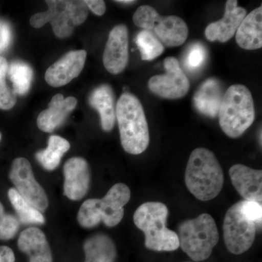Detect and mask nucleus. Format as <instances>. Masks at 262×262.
Returning <instances> with one entry per match:
<instances>
[{
	"mask_svg": "<svg viewBox=\"0 0 262 262\" xmlns=\"http://www.w3.org/2000/svg\"><path fill=\"white\" fill-rule=\"evenodd\" d=\"M224 182L223 170L215 155L205 148L193 150L185 172L189 192L200 201H211L220 194Z\"/></svg>",
	"mask_w": 262,
	"mask_h": 262,
	"instance_id": "f257e3e1",
	"label": "nucleus"
},
{
	"mask_svg": "<svg viewBox=\"0 0 262 262\" xmlns=\"http://www.w3.org/2000/svg\"><path fill=\"white\" fill-rule=\"evenodd\" d=\"M116 119L122 147L131 155L144 152L149 144V132L142 105L134 95L122 94L116 105Z\"/></svg>",
	"mask_w": 262,
	"mask_h": 262,
	"instance_id": "f03ea898",
	"label": "nucleus"
},
{
	"mask_svg": "<svg viewBox=\"0 0 262 262\" xmlns=\"http://www.w3.org/2000/svg\"><path fill=\"white\" fill-rule=\"evenodd\" d=\"M168 215V207L160 202H147L136 209L134 224L144 234L147 249L174 251L179 248L178 234L167 227Z\"/></svg>",
	"mask_w": 262,
	"mask_h": 262,
	"instance_id": "7ed1b4c3",
	"label": "nucleus"
},
{
	"mask_svg": "<svg viewBox=\"0 0 262 262\" xmlns=\"http://www.w3.org/2000/svg\"><path fill=\"white\" fill-rule=\"evenodd\" d=\"M130 190L126 184L118 183L101 199H89L82 203L77 221L84 228L97 227L103 222L106 227H114L121 222L124 206L130 201Z\"/></svg>",
	"mask_w": 262,
	"mask_h": 262,
	"instance_id": "20e7f679",
	"label": "nucleus"
},
{
	"mask_svg": "<svg viewBox=\"0 0 262 262\" xmlns=\"http://www.w3.org/2000/svg\"><path fill=\"white\" fill-rule=\"evenodd\" d=\"M218 115L226 135L232 139L242 136L255 119L254 103L248 88L243 84L230 86L224 94Z\"/></svg>",
	"mask_w": 262,
	"mask_h": 262,
	"instance_id": "39448f33",
	"label": "nucleus"
},
{
	"mask_svg": "<svg viewBox=\"0 0 262 262\" xmlns=\"http://www.w3.org/2000/svg\"><path fill=\"white\" fill-rule=\"evenodd\" d=\"M177 234L179 247L196 262L208 259L220 241L216 224L208 213H202L196 218L182 222Z\"/></svg>",
	"mask_w": 262,
	"mask_h": 262,
	"instance_id": "423d86ee",
	"label": "nucleus"
},
{
	"mask_svg": "<svg viewBox=\"0 0 262 262\" xmlns=\"http://www.w3.org/2000/svg\"><path fill=\"white\" fill-rule=\"evenodd\" d=\"M133 20L137 27L152 33L167 47H177L187 40L189 29L184 20L176 15L162 16L149 5L139 7Z\"/></svg>",
	"mask_w": 262,
	"mask_h": 262,
	"instance_id": "0eeeda50",
	"label": "nucleus"
},
{
	"mask_svg": "<svg viewBox=\"0 0 262 262\" xmlns=\"http://www.w3.org/2000/svg\"><path fill=\"white\" fill-rule=\"evenodd\" d=\"M259 228L248 220L239 209L238 203L229 208L223 224L224 239L226 247L232 254H242L253 246Z\"/></svg>",
	"mask_w": 262,
	"mask_h": 262,
	"instance_id": "6e6552de",
	"label": "nucleus"
},
{
	"mask_svg": "<svg viewBox=\"0 0 262 262\" xmlns=\"http://www.w3.org/2000/svg\"><path fill=\"white\" fill-rule=\"evenodd\" d=\"M9 177L14 184L15 189L24 199L41 213L46 211L48 207L47 194L34 178L32 166L28 160L24 158L14 160Z\"/></svg>",
	"mask_w": 262,
	"mask_h": 262,
	"instance_id": "1a4fd4ad",
	"label": "nucleus"
},
{
	"mask_svg": "<svg viewBox=\"0 0 262 262\" xmlns=\"http://www.w3.org/2000/svg\"><path fill=\"white\" fill-rule=\"evenodd\" d=\"M166 73L151 77L148 87L153 94L167 99H178L187 95L189 81L183 72L179 62L174 57H168L164 61Z\"/></svg>",
	"mask_w": 262,
	"mask_h": 262,
	"instance_id": "9d476101",
	"label": "nucleus"
},
{
	"mask_svg": "<svg viewBox=\"0 0 262 262\" xmlns=\"http://www.w3.org/2000/svg\"><path fill=\"white\" fill-rule=\"evenodd\" d=\"M63 192L71 201L82 200L89 192L91 184V170L89 163L80 157L67 160L63 167Z\"/></svg>",
	"mask_w": 262,
	"mask_h": 262,
	"instance_id": "9b49d317",
	"label": "nucleus"
},
{
	"mask_svg": "<svg viewBox=\"0 0 262 262\" xmlns=\"http://www.w3.org/2000/svg\"><path fill=\"white\" fill-rule=\"evenodd\" d=\"M128 62V31L126 26L118 25L110 33L103 52V63L112 74L121 73Z\"/></svg>",
	"mask_w": 262,
	"mask_h": 262,
	"instance_id": "f8f14e48",
	"label": "nucleus"
},
{
	"mask_svg": "<svg viewBox=\"0 0 262 262\" xmlns=\"http://www.w3.org/2000/svg\"><path fill=\"white\" fill-rule=\"evenodd\" d=\"M86 56L87 53L83 50L69 52L46 71V82L55 88L68 84L83 70Z\"/></svg>",
	"mask_w": 262,
	"mask_h": 262,
	"instance_id": "ddd939ff",
	"label": "nucleus"
},
{
	"mask_svg": "<svg viewBox=\"0 0 262 262\" xmlns=\"http://www.w3.org/2000/svg\"><path fill=\"white\" fill-rule=\"evenodd\" d=\"M246 15V10L237 6V0H228L226 3L223 18L206 27L205 34L207 39L211 42H227L237 32Z\"/></svg>",
	"mask_w": 262,
	"mask_h": 262,
	"instance_id": "4468645a",
	"label": "nucleus"
},
{
	"mask_svg": "<svg viewBox=\"0 0 262 262\" xmlns=\"http://www.w3.org/2000/svg\"><path fill=\"white\" fill-rule=\"evenodd\" d=\"M231 182L234 189L245 201H262V171L237 164L229 170Z\"/></svg>",
	"mask_w": 262,
	"mask_h": 262,
	"instance_id": "2eb2a0df",
	"label": "nucleus"
},
{
	"mask_svg": "<svg viewBox=\"0 0 262 262\" xmlns=\"http://www.w3.org/2000/svg\"><path fill=\"white\" fill-rule=\"evenodd\" d=\"M77 104V101L75 97L70 96L64 98L63 95H55L50 101L47 110L38 116V127L44 132H53L62 125Z\"/></svg>",
	"mask_w": 262,
	"mask_h": 262,
	"instance_id": "dca6fc26",
	"label": "nucleus"
},
{
	"mask_svg": "<svg viewBox=\"0 0 262 262\" xmlns=\"http://www.w3.org/2000/svg\"><path fill=\"white\" fill-rule=\"evenodd\" d=\"M18 246L22 252L29 256V262H53L46 234L37 227H29L20 232Z\"/></svg>",
	"mask_w": 262,
	"mask_h": 262,
	"instance_id": "f3484780",
	"label": "nucleus"
},
{
	"mask_svg": "<svg viewBox=\"0 0 262 262\" xmlns=\"http://www.w3.org/2000/svg\"><path fill=\"white\" fill-rule=\"evenodd\" d=\"M89 103L99 113L103 130L106 132L113 130L116 120V106L111 86L103 84L96 88L90 96Z\"/></svg>",
	"mask_w": 262,
	"mask_h": 262,
	"instance_id": "a211bd4d",
	"label": "nucleus"
},
{
	"mask_svg": "<svg viewBox=\"0 0 262 262\" xmlns=\"http://www.w3.org/2000/svg\"><path fill=\"white\" fill-rule=\"evenodd\" d=\"M236 42L245 50L262 47V6L246 15L236 32Z\"/></svg>",
	"mask_w": 262,
	"mask_h": 262,
	"instance_id": "6ab92c4d",
	"label": "nucleus"
},
{
	"mask_svg": "<svg viewBox=\"0 0 262 262\" xmlns=\"http://www.w3.org/2000/svg\"><path fill=\"white\" fill-rule=\"evenodd\" d=\"M223 96L220 81L215 78L208 79L194 94V106L203 115L215 117L219 115Z\"/></svg>",
	"mask_w": 262,
	"mask_h": 262,
	"instance_id": "aec40b11",
	"label": "nucleus"
},
{
	"mask_svg": "<svg viewBox=\"0 0 262 262\" xmlns=\"http://www.w3.org/2000/svg\"><path fill=\"white\" fill-rule=\"evenodd\" d=\"M84 262H115L117 248L111 237L106 234L98 233L91 236L83 245Z\"/></svg>",
	"mask_w": 262,
	"mask_h": 262,
	"instance_id": "412c9836",
	"label": "nucleus"
},
{
	"mask_svg": "<svg viewBox=\"0 0 262 262\" xmlns=\"http://www.w3.org/2000/svg\"><path fill=\"white\" fill-rule=\"evenodd\" d=\"M49 9L46 11L47 22L52 25L53 32L56 37L67 38L70 37L74 30V25L71 20L67 1H46Z\"/></svg>",
	"mask_w": 262,
	"mask_h": 262,
	"instance_id": "4be33fe9",
	"label": "nucleus"
},
{
	"mask_svg": "<svg viewBox=\"0 0 262 262\" xmlns=\"http://www.w3.org/2000/svg\"><path fill=\"white\" fill-rule=\"evenodd\" d=\"M70 149V144L63 138L51 136L48 139V147L38 151L36 158L45 169L53 170L59 165L62 157Z\"/></svg>",
	"mask_w": 262,
	"mask_h": 262,
	"instance_id": "5701e85b",
	"label": "nucleus"
},
{
	"mask_svg": "<svg viewBox=\"0 0 262 262\" xmlns=\"http://www.w3.org/2000/svg\"><path fill=\"white\" fill-rule=\"evenodd\" d=\"M8 198L18 217V221L24 225H43L46 219L42 213L32 206L19 194L15 188L8 192Z\"/></svg>",
	"mask_w": 262,
	"mask_h": 262,
	"instance_id": "b1692460",
	"label": "nucleus"
},
{
	"mask_svg": "<svg viewBox=\"0 0 262 262\" xmlns=\"http://www.w3.org/2000/svg\"><path fill=\"white\" fill-rule=\"evenodd\" d=\"M8 75L17 95H25L31 88L33 79L32 67L21 61L12 62L8 69Z\"/></svg>",
	"mask_w": 262,
	"mask_h": 262,
	"instance_id": "393cba45",
	"label": "nucleus"
},
{
	"mask_svg": "<svg viewBox=\"0 0 262 262\" xmlns=\"http://www.w3.org/2000/svg\"><path fill=\"white\" fill-rule=\"evenodd\" d=\"M136 43L140 51L141 59L151 61L163 53L165 48L152 33L143 30L137 34Z\"/></svg>",
	"mask_w": 262,
	"mask_h": 262,
	"instance_id": "a878e982",
	"label": "nucleus"
},
{
	"mask_svg": "<svg viewBox=\"0 0 262 262\" xmlns=\"http://www.w3.org/2000/svg\"><path fill=\"white\" fill-rule=\"evenodd\" d=\"M8 69V61L0 56V108L4 110L13 108L17 101V94L6 82Z\"/></svg>",
	"mask_w": 262,
	"mask_h": 262,
	"instance_id": "bb28decb",
	"label": "nucleus"
},
{
	"mask_svg": "<svg viewBox=\"0 0 262 262\" xmlns=\"http://www.w3.org/2000/svg\"><path fill=\"white\" fill-rule=\"evenodd\" d=\"M20 223L16 217L5 213L0 203V239L8 241L13 238L18 232Z\"/></svg>",
	"mask_w": 262,
	"mask_h": 262,
	"instance_id": "cd10ccee",
	"label": "nucleus"
},
{
	"mask_svg": "<svg viewBox=\"0 0 262 262\" xmlns=\"http://www.w3.org/2000/svg\"><path fill=\"white\" fill-rule=\"evenodd\" d=\"M206 58V48L201 43H194L188 51L184 64L188 70L194 72L201 68Z\"/></svg>",
	"mask_w": 262,
	"mask_h": 262,
	"instance_id": "c85d7f7f",
	"label": "nucleus"
},
{
	"mask_svg": "<svg viewBox=\"0 0 262 262\" xmlns=\"http://www.w3.org/2000/svg\"><path fill=\"white\" fill-rule=\"evenodd\" d=\"M239 209L243 214L248 220L251 221L257 225L258 228H261L262 206L261 203L256 201H239Z\"/></svg>",
	"mask_w": 262,
	"mask_h": 262,
	"instance_id": "c756f323",
	"label": "nucleus"
},
{
	"mask_svg": "<svg viewBox=\"0 0 262 262\" xmlns=\"http://www.w3.org/2000/svg\"><path fill=\"white\" fill-rule=\"evenodd\" d=\"M67 10L74 26L83 23L89 15V8L85 2L80 0L67 1Z\"/></svg>",
	"mask_w": 262,
	"mask_h": 262,
	"instance_id": "7c9ffc66",
	"label": "nucleus"
},
{
	"mask_svg": "<svg viewBox=\"0 0 262 262\" xmlns=\"http://www.w3.org/2000/svg\"><path fill=\"white\" fill-rule=\"evenodd\" d=\"M13 33L11 27L5 20H0V53L9 47L12 42Z\"/></svg>",
	"mask_w": 262,
	"mask_h": 262,
	"instance_id": "2f4dec72",
	"label": "nucleus"
},
{
	"mask_svg": "<svg viewBox=\"0 0 262 262\" xmlns=\"http://www.w3.org/2000/svg\"><path fill=\"white\" fill-rule=\"evenodd\" d=\"M85 2L89 9L97 15H103L106 12V4L102 0H87Z\"/></svg>",
	"mask_w": 262,
	"mask_h": 262,
	"instance_id": "473e14b6",
	"label": "nucleus"
},
{
	"mask_svg": "<svg viewBox=\"0 0 262 262\" xmlns=\"http://www.w3.org/2000/svg\"><path fill=\"white\" fill-rule=\"evenodd\" d=\"M0 262H15V255L11 248L0 246Z\"/></svg>",
	"mask_w": 262,
	"mask_h": 262,
	"instance_id": "72a5a7b5",
	"label": "nucleus"
},
{
	"mask_svg": "<svg viewBox=\"0 0 262 262\" xmlns=\"http://www.w3.org/2000/svg\"><path fill=\"white\" fill-rule=\"evenodd\" d=\"M116 2L119 3H124V4H130V3H135V1H132V0H119Z\"/></svg>",
	"mask_w": 262,
	"mask_h": 262,
	"instance_id": "f704fd0d",
	"label": "nucleus"
},
{
	"mask_svg": "<svg viewBox=\"0 0 262 262\" xmlns=\"http://www.w3.org/2000/svg\"><path fill=\"white\" fill-rule=\"evenodd\" d=\"M2 139V134L1 133H0V141H1Z\"/></svg>",
	"mask_w": 262,
	"mask_h": 262,
	"instance_id": "c9c22d12",
	"label": "nucleus"
}]
</instances>
